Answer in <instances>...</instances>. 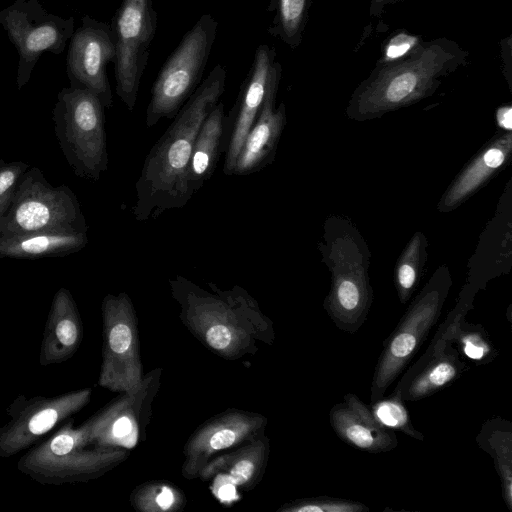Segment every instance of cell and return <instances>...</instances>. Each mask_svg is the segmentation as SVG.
Listing matches in <instances>:
<instances>
[{"mask_svg": "<svg viewBox=\"0 0 512 512\" xmlns=\"http://www.w3.org/2000/svg\"><path fill=\"white\" fill-rule=\"evenodd\" d=\"M101 310L103 348L98 385L113 392H129L144 377L134 305L125 292H120L107 294Z\"/></svg>", "mask_w": 512, "mask_h": 512, "instance_id": "cell-9", "label": "cell"}, {"mask_svg": "<svg viewBox=\"0 0 512 512\" xmlns=\"http://www.w3.org/2000/svg\"><path fill=\"white\" fill-rule=\"evenodd\" d=\"M131 505L141 512H175L185 503V497L176 486L166 482H147L131 493Z\"/></svg>", "mask_w": 512, "mask_h": 512, "instance_id": "cell-27", "label": "cell"}, {"mask_svg": "<svg viewBox=\"0 0 512 512\" xmlns=\"http://www.w3.org/2000/svg\"><path fill=\"white\" fill-rule=\"evenodd\" d=\"M92 389L69 391L53 397L20 398L9 407L10 421L0 428V457H12L37 444L56 425L82 410Z\"/></svg>", "mask_w": 512, "mask_h": 512, "instance_id": "cell-11", "label": "cell"}, {"mask_svg": "<svg viewBox=\"0 0 512 512\" xmlns=\"http://www.w3.org/2000/svg\"><path fill=\"white\" fill-rule=\"evenodd\" d=\"M115 58V47L110 24L88 15L74 30L68 45L66 72L70 87L90 91L104 108L113 103L107 76V65Z\"/></svg>", "mask_w": 512, "mask_h": 512, "instance_id": "cell-14", "label": "cell"}, {"mask_svg": "<svg viewBox=\"0 0 512 512\" xmlns=\"http://www.w3.org/2000/svg\"><path fill=\"white\" fill-rule=\"evenodd\" d=\"M267 419L258 413L231 409L199 426L188 438L184 449L182 475L199 477L208 462L220 452L236 448L264 433Z\"/></svg>", "mask_w": 512, "mask_h": 512, "instance_id": "cell-16", "label": "cell"}, {"mask_svg": "<svg viewBox=\"0 0 512 512\" xmlns=\"http://www.w3.org/2000/svg\"><path fill=\"white\" fill-rule=\"evenodd\" d=\"M282 71L273 78L261 110L246 134L237 155L232 175L258 172L275 159L277 146L286 123L284 103L275 108Z\"/></svg>", "mask_w": 512, "mask_h": 512, "instance_id": "cell-17", "label": "cell"}, {"mask_svg": "<svg viewBox=\"0 0 512 512\" xmlns=\"http://www.w3.org/2000/svg\"><path fill=\"white\" fill-rule=\"evenodd\" d=\"M444 298L440 289L423 291L385 341L373 373L371 402L384 396L415 355L437 321Z\"/></svg>", "mask_w": 512, "mask_h": 512, "instance_id": "cell-12", "label": "cell"}, {"mask_svg": "<svg viewBox=\"0 0 512 512\" xmlns=\"http://www.w3.org/2000/svg\"><path fill=\"white\" fill-rule=\"evenodd\" d=\"M269 452V438L262 433L232 452L211 459L199 477L209 480L213 476H220L231 486L252 489L265 472Z\"/></svg>", "mask_w": 512, "mask_h": 512, "instance_id": "cell-21", "label": "cell"}, {"mask_svg": "<svg viewBox=\"0 0 512 512\" xmlns=\"http://www.w3.org/2000/svg\"><path fill=\"white\" fill-rule=\"evenodd\" d=\"M73 424L69 420L31 448L18 461V470L40 484L63 485L95 480L127 458L126 449L92 444L87 422L77 428Z\"/></svg>", "mask_w": 512, "mask_h": 512, "instance_id": "cell-4", "label": "cell"}, {"mask_svg": "<svg viewBox=\"0 0 512 512\" xmlns=\"http://www.w3.org/2000/svg\"><path fill=\"white\" fill-rule=\"evenodd\" d=\"M498 123L510 130L511 129V107H503L497 113Z\"/></svg>", "mask_w": 512, "mask_h": 512, "instance_id": "cell-34", "label": "cell"}, {"mask_svg": "<svg viewBox=\"0 0 512 512\" xmlns=\"http://www.w3.org/2000/svg\"><path fill=\"white\" fill-rule=\"evenodd\" d=\"M161 370L143 377L135 389L109 403L86 422L92 444L131 449L145 439L152 401L160 385Z\"/></svg>", "mask_w": 512, "mask_h": 512, "instance_id": "cell-13", "label": "cell"}, {"mask_svg": "<svg viewBox=\"0 0 512 512\" xmlns=\"http://www.w3.org/2000/svg\"><path fill=\"white\" fill-rule=\"evenodd\" d=\"M12 194H13V192L0 198V217L4 214V212L9 207L11 199H12Z\"/></svg>", "mask_w": 512, "mask_h": 512, "instance_id": "cell-35", "label": "cell"}, {"mask_svg": "<svg viewBox=\"0 0 512 512\" xmlns=\"http://www.w3.org/2000/svg\"><path fill=\"white\" fill-rule=\"evenodd\" d=\"M226 77L225 68L217 64L147 154L135 184L132 214L137 221L157 219L192 198L187 176L193 145L200 126L224 93Z\"/></svg>", "mask_w": 512, "mask_h": 512, "instance_id": "cell-1", "label": "cell"}, {"mask_svg": "<svg viewBox=\"0 0 512 512\" xmlns=\"http://www.w3.org/2000/svg\"><path fill=\"white\" fill-rule=\"evenodd\" d=\"M0 25L18 52L16 84L21 90L44 52L59 55L65 50L74 17L53 14L39 0H15L0 10Z\"/></svg>", "mask_w": 512, "mask_h": 512, "instance_id": "cell-8", "label": "cell"}, {"mask_svg": "<svg viewBox=\"0 0 512 512\" xmlns=\"http://www.w3.org/2000/svg\"><path fill=\"white\" fill-rule=\"evenodd\" d=\"M311 0H271L269 11L275 15L268 33L295 49L302 41Z\"/></svg>", "mask_w": 512, "mask_h": 512, "instance_id": "cell-25", "label": "cell"}, {"mask_svg": "<svg viewBox=\"0 0 512 512\" xmlns=\"http://www.w3.org/2000/svg\"><path fill=\"white\" fill-rule=\"evenodd\" d=\"M110 26L115 47L116 93L132 111L157 29L152 0H122Z\"/></svg>", "mask_w": 512, "mask_h": 512, "instance_id": "cell-10", "label": "cell"}, {"mask_svg": "<svg viewBox=\"0 0 512 512\" xmlns=\"http://www.w3.org/2000/svg\"><path fill=\"white\" fill-rule=\"evenodd\" d=\"M104 107L81 88H62L52 112L60 149L73 173L98 181L108 169Z\"/></svg>", "mask_w": 512, "mask_h": 512, "instance_id": "cell-5", "label": "cell"}, {"mask_svg": "<svg viewBox=\"0 0 512 512\" xmlns=\"http://www.w3.org/2000/svg\"><path fill=\"white\" fill-rule=\"evenodd\" d=\"M169 286L183 324L219 356L236 360L255 353L258 342L267 344L274 339L272 322L242 287L221 290L208 283L210 292L179 275L169 280Z\"/></svg>", "mask_w": 512, "mask_h": 512, "instance_id": "cell-2", "label": "cell"}, {"mask_svg": "<svg viewBox=\"0 0 512 512\" xmlns=\"http://www.w3.org/2000/svg\"><path fill=\"white\" fill-rule=\"evenodd\" d=\"M421 40L405 32L394 35L386 44L382 58L379 61L386 62L397 59L411 49Z\"/></svg>", "mask_w": 512, "mask_h": 512, "instance_id": "cell-31", "label": "cell"}, {"mask_svg": "<svg viewBox=\"0 0 512 512\" xmlns=\"http://www.w3.org/2000/svg\"><path fill=\"white\" fill-rule=\"evenodd\" d=\"M329 421L336 435L355 449L383 453L398 445L394 431L380 425L370 408L352 393L331 408Z\"/></svg>", "mask_w": 512, "mask_h": 512, "instance_id": "cell-18", "label": "cell"}, {"mask_svg": "<svg viewBox=\"0 0 512 512\" xmlns=\"http://www.w3.org/2000/svg\"><path fill=\"white\" fill-rule=\"evenodd\" d=\"M224 121V105L219 102L199 128L187 176L188 190L192 196L203 187L215 171L222 152Z\"/></svg>", "mask_w": 512, "mask_h": 512, "instance_id": "cell-23", "label": "cell"}, {"mask_svg": "<svg viewBox=\"0 0 512 512\" xmlns=\"http://www.w3.org/2000/svg\"><path fill=\"white\" fill-rule=\"evenodd\" d=\"M88 243L87 232L37 231L0 236V258L39 259L75 253Z\"/></svg>", "mask_w": 512, "mask_h": 512, "instance_id": "cell-22", "label": "cell"}, {"mask_svg": "<svg viewBox=\"0 0 512 512\" xmlns=\"http://www.w3.org/2000/svg\"><path fill=\"white\" fill-rule=\"evenodd\" d=\"M397 280L399 295L404 303L409 298L410 292L415 285L416 271L414 267L409 264H402L398 269Z\"/></svg>", "mask_w": 512, "mask_h": 512, "instance_id": "cell-32", "label": "cell"}, {"mask_svg": "<svg viewBox=\"0 0 512 512\" xmlns=\"http://www.w3.org/2000/svg\"><path fill=\"white\" fill-rule=\"evenodd\" d=\"M37 231L87 232L88 227L75 193L66 185H51L32 167L19 179L0 217V236Z\"/></svg>", "mask_w": 512, "mask_h": 512, "instance_id": "cell-6", "label": "cell"}, {"mask_svg": "<svg viewBox=\"0 0 512 512\" xmlns=\"http://www.w3.org/2000/svg\"><path fill=\"white\" fill-rule=\"evenodd\" d=\"M432 351H428L397 387L403 401H419L438 392L456 380L466 368L451 343L437 334Z\"/></svg>", "mask_w": 512, "mask_h": 512, "instance_id": "cell-19", "label": "cell"}, {"mask_svg": "<svg viewBox=\"0 0 512 512\" xmlns=\"http://www.w3.org/2000/svg\"><path fill=\"white\" fill-rule=\"evenodd\" d=\"M457 314L441 335L449 342H455L460 352L477 364L488 363L496 356V352L488 334L480 326L464 321L463 311Z\"/></svg>", "mask_w": 512, "mask_h": 512, "instance_id": "cell-26", "label": "cell"}, {"mask_svg": "<svg viewBox=\"0 0 512 512\" xmlns=\"http://www.w3.org/2000/svg\"><path fill=\"white\" fill-rule=\"evenodd\" d=\"M29 168L25 162L6 163L0 160V198L14 191L19 179Z\"/></svg>", "mask_w": 512, "mask_h": 512, "instance_id": "cell-30", "label": "cell"}, {"mask_svg": "<svg viewBox=\"0 0 512 512\" xmlns=\"http://www.w3.org/2000/svg\"><path fill=\"white\" fill-rule=\"evenodd\" d=\"M404 0H371L370 15L380 17L388 6L397 4Z\"/></svg>", "mask_w": 512, "mask_h": 512, "instance_id": "cell-33", "label": "cell"}, {"mask_svg": "<svg viewBox=\"0 0 512 512\" xmlns=\"http://www.w3.org/2000/svg\"><path fill=\"white\" fill-rule=\"evenodd\" d=\"M278 512H366L369 508L361 502L332 497L298 499L285 503Z\"/></svg>", "mask_w": 512, "mask_h": 512, "instance_id": "cell-29", "label": "cell"}, {"mask_svg": "<svg viewBox=\"0 0 512 512\" xmlns=\"http://www.w3.org/2000/svg\"><path fill=\"white\" fill-rule=\"evenodd\" d=\"M467 52L455 41H420L405 55L378 61L357 89L354 100L362 111H382L432 92L448 75L463 67Z\"/></svg>", "mask_w": 512, "mask_h": 512, "instance_id": "cell-3", "label": "cell"}, {"mask_svg": "<svg viewBox=\"0 0 512 512\" xmlns=\"http://www.w3.org/2000/svg\"><path fill=\"white\" fill-rule=\"evenodd\" d=\"M218 22L203 14L185 33L155 79L146 109V126L171 119L200 85L213 44Z\"/></svg>", "mask_w": 512, "mask_h": 512, "instance_id": "cell-7", "label": "cell"}, {"mask_svg": "<svg viewBox=\"0 0 512 512\" xmlns=\"http://www.w3.org/2000/svg\"><path fill=\"white\" fill-rule=\"evenodd\" d=\"M403 402L401 391L396 387L393 394L373 401L369 408L373 417L383 427L401 431L413 439L423 441L424 435L412 425Z\"/></svg>", "mask_w": 512, "mask_h": 512, "instance_id": "cell-28", "label": "cell"}, {"mask_svg": "<svg viewBox=\"0 0 512 512\" xmlns=\"http://www.w3.org/2000/svg\"><path fill=\"white\" fill-rule=\"evenodd\" d=\"M83 339V323L76 302L66 288L54 295L40 347L42 366L59 364L70 359Z\"/></svg>", "mask_w": 512, "mask_h": 512, "instance_id": "cell-20", "label": "cell"}, {"mask_svg": "<svg viewBox=\"0 0 512 512\" xmlns=\"http://www.w3.org/2000/svg\"><path fill=\"white\" fill-rule=\"evenodd\" d=\"M275 57L274 47L266 44L257 47L235 104L225 118L222 152H225L223 172L226 175H232L244 138L261 110L274 76L282 71Z\"/></svg>", "mask_w": 512, "mask_h": 512, "instance_id": "cell-15", "label": "cell"}, {"mask_svg": "<svg viewBox=\"0 0 512 512\" xmlns=\"http://www.w3.org/2000/svg\"><path fill=\"white\" fill-rule=\"evenodd\" d=\"M476 441L493 458L503 500L512 511V424L499 417L491 418L482 425Z\"/></svg>", "mask_w": 512, "mask_h": 512, "instance_id": "cell-24", "label": "cell"}]
</instances>
